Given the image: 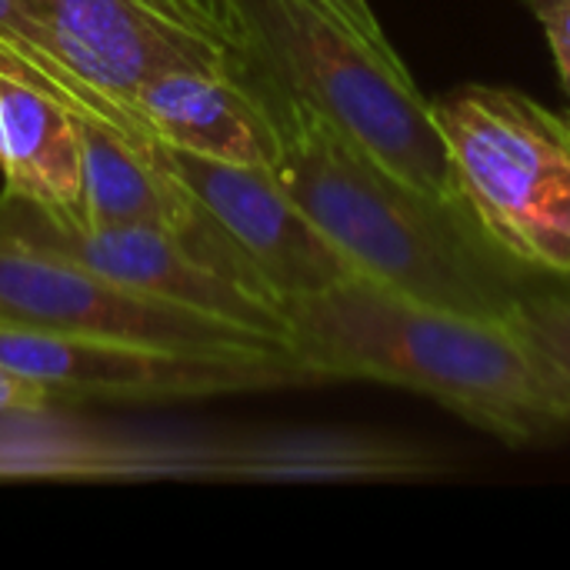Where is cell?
I'll use <instances>...</instances> for the list:
<instances>
[{
  "label": "cell",
  "mask_w": 570,
  "mask_h": 570,
  "mask_svg": "<svg viewBox=\"0 0 570 570\" xmlns=\"http://www.w3.org/2000/svg\"><path fill=\"white\" fill-rule=\"evenodd\" d=\"M0 317L184 354H294L291 341L114 284L73 261L0 240Z\"/></svg>",
  "instance_id": "obj_6"
},
{
  "label": "cell",
  "mask_w": 570,
  "mask_h": 570,
  "mask_svg": "<svg viewBox=\"0 0 570 570\" xmlns=\"http://www.w3.org/2000/svg\"><path fill=\"white\" fill-rule=\"evenodd\" d=\"M0 240L30 250H47L73 261L114 284L154 294L204 314L237 321L244 327L287 337L284 304L217 274L194 257L174 234L157 227H87L60 224L37 204L3 190L0 194Z\"/></svg>",
  "instance_id": "obj_8"
},
{
  "label": "cell",
  "mask_w": 570,
  "mask_h": 570,
  "mask_svg": "<svg viewBox=\"0 0 570 570\" xmlns=\"http://www.w3.org/2000/svg\"><path fill=\"white\" fill-rule=\"evenodd\" d=\"M434 120L488 237L538 274L570 277V117L511 87L464 83Z\"/></svg>",
  "instance_id": "obj_4"
},
{
  "label": "cell",
  "mask_w": 570,
  "mask_h": 570,
  "mask_svg": "<svg viewBox=\"0 0 570 570\" xmlns=\"http://www.w3.org/2000/svg\"><path fill=\"white\" fill-rule=\"evenodd\" d=\"M144 137L170 147L274 170L281 134L257 80L240 70H167L134 97Z\"/></svg>",
  "instance_id": "obj_10"
},
{
  "label": "cell",
  "mask_w": 570,
  "mask_h": 570,
  "mask_svg": "<svg viewBox=\"0 0 570 570\" xmlns=\"http://www.w3.org/2000/svg\"><path fill=\"white\" fill-rule=\"evenodd\" d=\"M170 3L187 23H194L197 30L210 33L214 40L227 43L237 53V20L230 0H170Z\"/></svg>",
  "instance_id": "obj_15"
},
{
  "label": "cell",
  "mask_w": 570,
  "mask_h": 570,
  "mask_svg": "<svg viewBox=\"0 0 570 570\" xmlns=\"http://www.w3.org/2000/svg\"><path fill=\"white\" fill-rule=\"evenodd\" d=\"M508 324L570 384V277H538Z\"/></svg>",
  "instance_id": "obj_12"
},
{
  "label": "cell",
  "mask_w": 570,
  "mask_h": 570,
  "mask_svg": "<svg viewBox=\"0 0 570 570\" xmlns=\"http://www.w3.org/2000/svg\"><path fill=\"white\" fill-rule=\"evenodd\" d=\"M247 73L277 120V180L361 277L434 307L501 321L544 277L504 254L464 200L414 187L250 67Z\"/></svg>",
  "instance_id": "obj_2"
},
{
  "label": "cell",
  "mask_w": 570,
  "mask_h": 570,
  "mask_svg": "<svg viewBox=\"0 0 570 570\" xmlns=\"http://www.w3.org/2000/svg\"><path fill=\"white\" fill-rule=\"evenodd\" d=\"M20 3L40 27L50 57L137 144L150 140L134 117V97L150 77L167 70H240V57L227 43L147 0Z\"/></svg>",
  "instance_id": "obj_7"
},
{
  "label": "cell",
  "mask_w": 570,
  "mask_h": 570,
  "mask_svg": "<svg viewBox=\"0 0 570 570\" xmlns=\"http://www.w3.org/2000/svg\"><path fill=\"white\" fill-rule=\"evenodd\" d=\"M294 354L324 384L417 391L508 448L570 438V384L508 321L351 277L284 304Z\"/></svg>",
  "instance_id": "obj_1"
},
{
  "label": "cell",
  "mask_w": 570,
  "mask_h": 570,
  "mask_svg": "<svg viewBox=\"0 0 570 570\" xmlns=\"http://www.w3.org/2000/svg\"><path fill=\"white\" fill-rule=\"evenodd\" d=\"M147 3H154V7H160V10H167V13H174V17H180V13H177V7H174L170 0H147ZM180 20H184V17H180Z\"/></svg>",
  "instance_id": "obj_18"
},
{
  "label": "cell",
  "mask_w": 570,
  "mask_h": 570,
  "mask_svg": "<svg viewBox=\"0 0 570 570\" xmlns=\"http://www.w3.org/2000/svg\"><path fill=\"white\" fill-rule=\"evenodd\" d=\"M237 57L274 90L334 124L414 187L461 200L434 104L407 63L354 33L317 0H230Z\"/></svg>",
  "instance_id": "obj_3"
},
{
  "label": "cell",
  "mask_w": 570,
  "mask_h": 570,
  "mask_svg": "<svg viewBox=\"0 0 570 570\" xmlns=\"http://www.w3.org/2000/svg\"><path fill=\"white\" fill-rule=\"evenodd\" d=\"M0 47L13 50L20 60H27L30 67V77L47 87L50 94H57L60 100H67L70 107L77 110H87V114H97L104 117V110L97 107V100L50 57L47 50V40L40 33V27L30 20V13L23 10L20 0H0ZM107 120V117H104ZM110 124V120H107Z\"/></svg>",
  "instance_id": "obj_13"
},
{
  "label": "cell",
  "mask_w": 570,
  "mask_h": 570,
  "mask_svg": "<svg viewBox=\"0 0 570 570\" xmlns=\"http://www.w3.org/2000/svg\"><path fill=\"white\" fill-rule=\"evenodd\" d=\"M538 23L544 27V37L551 43L554 63H558V77L561 87L570 100V0H528Z\"/></svg>",
  "instance_id": "obj_14"
},
{
  "label": "cell",
  "mask_w": 570,
  "mask_h": 570,
  "mask_svg": "<svg viewBox=\"0 0 570 570\" xmlns=\"http://www.w3.org/2000/svg\"><path fill=\"white\" fill-rule=\"evenodd\" d=\"M0 364L57 397L194 401L240 391L324 384L297 354H184L110 337L67 334L0 317Z\"/></svg>",
  "instance_id": "obj_5"
},
{
  "label": "cell",
  "mask_w": 570,
  "mask_h": 570,
  "mask_svg": "<svg viewBox=\"0 0 570 570\" xmlns=\"http://www.w3.org/2000/svg\"><path fill=\"white\" fill-rule=\"evenodd\" d=\"M57 401V394L7 364H0V414H37L47 411Z\"/></svg>",
  "instance_id": "obj_16"
},
{
  "label": "cell",
  "mask_w": 570,
  "mask_h": 570,
  "mask_svg": "<svg viewBox=\"0 0 570 570\" xmlns=\"http://www.w3.org/2000/svg\"><path fill=\"white\" fill-rule=\"evenodd\" d=\"M77 114V107L40 87L13 50L0 47L3 190L73 227L83 224V140Z\"/></svg>",
  "instance_id": "obj_11"
},
{
  "label": "cell",
  "mask_w": 570,
  "mask_h": 570,
  "mask_svg": "<svg viewBox=\"0 0 570 570\" xmlns=\"http://www.w3.org/2000/svg\"><path fill=\"white\" fill-rule=\"evenodd\" d=\"M144 150L224 227L281 304L361 277L274 170L190 154L154 137Z\"/></svg>",
  "instance_id": "obj_9"
},
{
  "label": "cell",
  "mask_w": 570,
  "mask_h": 570,
  "mask_svg": "<svg viewBox=\"0 0 570 570\" xmlns=\"http://www.w3.org/2000/svg\"><path fill=\"white\" fill-rule=\"evenodd\" d=\"M317 3L327 7L334 17H341L354 33H361V37H364L367 43H374L377 50L397 53V50L391 47V40H387L384 27H381L377 13H374V7H371V0H317Z\"/></svg>",
  "instance_id": "obj_17"
}]
</instances>
